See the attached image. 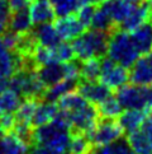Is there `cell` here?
<instances>
[{"mask_svg":"<svg viewBox=\"0 0 152 154\" xmlns=\"http://www.w3.org/2000/svg\"><path fill=\"white\" fill-rule=\"evenodd\" d=\"M57 106L58 112L66 119L71 128V133L88 135L100 119L95 104L90 103L75 91L62 96L57 101Z\"/></svg>","mask_w":152,"mask_h":154,"instance_id":"6da1fadb","label":"cell"},{"mask_svg":"<svg viewBox=\"0 0 152 154\" xmlns=\"http://www.w3.org/2000/svg\"><path fill=\"white\" fill-rule=\"evenodd\" d=\"M71 139V128L60 112L51 122L38 126L32 131V143L34 145L47 146L58 152L67 153Z\"/></svg>","mask_w":152,"mask_h":154,"instance_id":"7a4b0ae2","label":"cell"},{"mask_svg":"<svg viewBox=\"0 0 152 154\" xmlns=\"http://www.w3.org/2000/svg\"><path fill=\"white\" fill-rule=\"evenodd\" d=\"M107 54L110 60L127 69L132 68L139 57V54L132 42L131 35L121 28H115L110 32Z\"/></svg>","mask_w":152,"mask_h":154,"instance_id":"3957f363","label":"cell"},{"mask_svg":"<svg viewBox=\"0 0 152 154\" xmlns=\"http://www.w3.org/2000/svg\"><path fill=\"white\" fill-rule=\"evenodd\" d=\"M109 35L110 33L108 32L98 29L85 31L72 42L75 57L80 61L89 59H101L107 54Z\"/></svg>","mask_w":152,"mask_h":154,"instance_id":"277c9868","label":"cell"},{"mask_svg":"<svg viewBox=\"0 0 152 154\" xmlns=\"http://www.w3.org/2000/svg\"><path fill=\"white\" fill-rule=\"evenodd\" d=\"M23 98L41 100L46 92V87L38 78L36 69H19L9 78V87Z\"/></svg>","mask_w":152,"mask_h":154,"instance_id":"5b68a950","label":"cell"},{"mask_svg":"<svg viewBox=\"0 0 152 154\" xmlns=\"http://www.w3.org/2000/svg\"><path fill=\"white\" fill-rule=\"evenodd\" d=\"M115 97L124 109H147L152 112V85H123L117 89Z\"/></svg>","mask_w":152,"mask_h":154,"instance_id":"8992f818","label":"cell"},{"mask_svg":"<svg viewBox=\"0 0 152 154\" xmlns=\"http://www.w3.org/2000/svg\"><path fill=\"white\" fill-rule=\"evenodd\" d=\"M124 131L115 119L100 117L98 120L95 128L86 135L93 146L109 145L123 136Z\"/></svg>","mask_w":152,"mask_h":154,"instance_id":"52a82bcc","label":"cell"},{"mask_svg":"<svg viewBox=\"0 0 152 154\" xmlns=\"http://www.w3.org/2000/svg\"><path fill=\"white\" fill-rule=\"evenodd\" d=\"M128 80H129V71L127 70V68L118 65L109 57L101 60L99 82L107 85L110 91L119 89L121 87L126 85Z\"/></svg>","mask_w":152,"mask_h":154,"instance_id":"ba28073f","label":"cell"},{"mask_svg":"<svg viewBox=\"0 0 152 154\" xmlns=\"http://www.w3.org/2000/svg\"><path fill=\"white\" fill-rule=\"evenodd\" d=\"M77 93L93 104H99L112 94V91L99 80H80Z\"/></svg>","mask_w":152,"mask_h":154,"instance_id":"9c48e42d","label":"cell"},{"mask_svg":"<svg viewBox=\"0 0 152 154\" xmlns=\"http://www.w3.org/2000/svg\"><path fill=\"white\" fill-rule=\"evenodd\" d=\"M55 28L57 31V35L61 38V41H74L80 35L85 32V27L81 24L79 18L74 14H69L65 17H60L56 20Z\"/></svg>","mask_w":152,"mask_h":154,"instance_id":"30bf717a","label":"cell"},{"mask_svg":"<svg viewBox=\"0 0 152 154\" xmlns=\"http://www.w3.org/2000/svg\"><path fill=\"white\" fill-rule=\"evenodd\" d=\"M129 80L136 85H152V52L133 64L129 71Z\"/></svg>","mask_w":152,"mask_h":154,"instance_id":"8fae6325","label":"cell"},{"mask_svg":"<svg viewBox=\"0 0 152 154\" xmlns=\"http://www.w3.org/2000/svg\"><path fill=\"white\" fill-rule=\"evenodd\" d=\"M23 68V57L9 50L0 37V76L9 79L15 71Z\"/></svg>","mask_w":152,"mask_h":154,"instance_id":"7c38bea8","label":"cell"},{"mask_svg":"<svg viewBox=\"0 0 152 154\" xmlns=\"http://www.w3.org/2000/svg\"><path fill=\"white\" fill-rule=\"evenodd\" d=\"M151 15H152V9L148 5V3L145 0V2L139 3L138 5H136L128 17L122 22L119 28L127 32H132L136 28H138L139 26L146 23V22H148L151 19Z\"/></svg>","mask_w":152,"mask_h":154,"instance_id":"4fadbf2b","label":"cell"},{"mask_svg":"<svg viewBox=\"0 0 152 154\" xmlns=\"http://www.w3.org/2000/svg\"><path fill=\"white\" fill-rule=\"evenodd\" d=\"M129 35H131L132 42L136 50L138 51L139 56L141 55L145 56V55L152 52V23L146 22L138 28L132 31Z\"/></svg>","mask_w":152,"mask_h":154,"instance_id":"5bb4252c","label":"cell"},{"mask_svg":"<svg viewBox=\"0 0 152 154\" xmlns=\"http://www.w3.org/2000/svg\"><path fill=\"white\" fill-rule=\"evenodd\" d=\"M29 14L33 24L51 23L55 19L56 14L50 0H32L29 4Z\"/></svg>","mask_w":152,"mask_h":154,"instance_id":"9a60e30c","label":"cell"},{"mask_svg":"<svg viewBox=\"0 0 152 154\" xmlns=\"http://www.w3.org/2000/svg\"><path fill=\"white\" fill-rule=\"evenodd\" d=\"M150 113L151 111H147V109H126L118 117V122L122 126L124 133L129 134L139 129Z\"/></svg>","mask_w":152,"mask_h":154,"instance_id":"2e32d148","label":"cell"},{"mask_svg":"<svg viewBox=\"0 0 152 154\" xmlns=\"http://www.w3.org/2000/svg\"><path fill=\"white\" fill-rule=\"evenodd\" d=\"M32 33H33L38 45H41L43 47L53 48L61 42V38L57 35L55 26H52L51 23L37 24L36 28L32 29Z\"/></svg>","mask_w":152,"mask_h":154,"instance_id":"e0dca14e","label":"cell"},{"mask_svg":"<svg viewBox=\"0 0 152 154\" xmlns=\"http://www.w3.org/2000/svg\"><path fill=\"white\" fill-rule=\"evenodd\" d=\"M29 144L14 133H7L0 137V154H29Z\"/></svg>","mask_w":152,"mask_h":154,"instance_id":"ac0fdd59","label":"cell"},{"mask_svg":"<svg viewBox=\"0 0 152 154\" xmlns=\"http://www.w3.org/2000/svg\"><path fill=\"white\" fill-rule=\"evenodd\" d=\"M9 31L17 35H25L33 29V22H32L29 8H24L20 10H15L12 13L9 22Z\"/></svg>","mask_w":152,"mask_h":154,"instance_id":"d6986e66","label":"cell"},{"mask_svg":"<svg viewBox=\"0 0 152 154\" xmlns=\"http://www.w3.org/2000/svg\"><path fill=\"white\" fill-rule=\"evenodd\" d=\"M58 112V106L56 102H50V101H43L37 104L36 111L32 119V126L38 128V126L46 125L56 117Z\"/></svg>","mask_w":152,"mask_h":154,"instance_id":"ffe728a7","label":"cell"},{"mask_svg":"<svg viewBox=\"0 0 152 154\" xmlns=\"http://www.w3.org/2000/svg\"><path fill=\"white\" fill-rule=\"evenodd\" d=\"M79 82L80 79H63L61 82H58V83H56L55 85L47 88L45 94H43V98H45V101L57 102L62 96L75 91Z\"/></svg>","mask_w":152,"mask_h":154,"instance_id":"44dd1931","label":"cell"},{"mask_svg":"<svg viewBox=\"0 0 152 154\" xmlns=\"http://www.w3.org/2000/svg\"><path fill=\"white\" fill-rule=\"evenodd\" d=\"M127 141L136 154H152V143L141 129L129 133L127 136Z\"/></svg>","mask_w":152,"mask_h":154,"instance_id":"7402d4cb","label":"cell"},{"mask_svg":"<svg viewBox=\"0 0 152 154\" xmlns=\"http://www.w3.org/2000/svg\"><path fill=\"white\" fill-rule=\"evenodd\" d=\"M22 103V97L13 89L7 88L3 93H0V116L3 115L15 113Z\"/></svg>","mask_w":152,"mask_h":154,"instance_id":"603a6c76","label":"cell"},{"mask_svg":"<svg viewBox=\"0 0 152 154\" xmlns=\"http://www.w3.org/2000/svg\"><path fill=\"white\" fill-rule=\"evenodd\" d=\"M37 104L38 100H36V98H24V101H22L20 106L14 113L15 122L32 126V119H33Z\"/></svg>","mask_w":152,"mask_h":154,"instance_id":"cb8c5ba5","label":"cell"},{"mask_svg":"<svg viewBox=\"0 0 152 154\" xmlns=\"http://www.w3.org/2000/svg\"><path fill=\"white\" fill-rule=\"evenodd\" d=\"M98 112H99L100 117L105 119H117L121 116V113L123 112V107L121 106V103L117 100V97H114L110 94L108 98H105L103 102L99 104H96Z\"/></svg>","mask_w":152,"mask_h":154,"instance_id":"d4e9b609","label":"cell"},{"mask_svg":"<svg viewBox=\"0 0 152 154\" xmlns=\"http://www.w3.org/2000/svg\"><path fill=\"white\" fill-rule=\"evenodd\" d=\"M93 144L88 136L81 133H71V139L69 143L67 154H88Z\"/></svg>","mask_w":152,"mask_h":154,"instance_id":"484cf974","label":"cell"},{"mask_svg":"<svg viewBox=\"0 0 152 154\" xmlns=\"http://www.w3.org/2000/svg\"><path fill=\"white\" fill-rule=\"evenodd\" d=\"M91 28L98 29V31H104V32L110 33V32H113L117 27L114 26L113 20L109 17V14H108L107 10L103 8L101 5H99V8L95 10L93 22H91Z\"/></svg>","mask_w":152,"mask_h":154,"instance_id":"4316f807","label":"cell"},{"mask_svg":"<svg viewBox=\"0 0 152 154\" xmlns=\"http://www.w3.org/2000/svg\"><path fill=\"white\" fill-rule=\"evenodd\" d=\"M100 59H89L80 64L81 80H99L100 74Z\"/></svg>","mask_w":152,"mask_h":154,"instance_id":"83f0119b","label":"cell"},{"mask_svg":"<svg viewBox=\"0 0 152 154\" xmlns=\"http://www.w3.org/2000/svg\"><path fill=\"white\" fill-rule=\"evenodd\" d=\"M50 3L57 17L72 14L80 8V0H50Z\"/></svg>","mask_w":152,"mask_h":154,"instance_id":"f1b7e54d","label":"cell"},{"mask_svg":"<svg viewBox=\"0 0 152 154\" xmlns=\"http://www.w3.org/2000/svg\"><path fill=\"white\" fill-rule=\"evenodd\" d=\"M52 52H53L55 63H69L75 59V52H74L72 45H70L66 41L60 42L56 47L52 48Z\"/></svg>","mask_w":152,"mask_h":154,"instance_id":"f546056e","label":"cell"},{"mask_svg":"<svg viewBox=\"0 0 152 154\" xmlns=\"http://www.w3.org/2000/svg\"><path fill=\"white\" fill-rule=\"evenodd\" d=\"M105 152L107 154H136L134 150L129 146L127 139H123V137L109 145H105Z\"/></svg>","mask_w":152,"mask_h":154,"instance_id":"4dcf8cb0","label":"cell"},{"mask_svg":"<svg viewBox=\"0 0 152 154\" xmlns=\"http://www.w3.org/2000/svg\"><path fill=\"white\" fill-rule=\"evenodd\" d=\"M95 10H96V7H94V5H81L77 9V15H76V17L79 18L81 24H83L85 28L91 27V22H93Z\"/></svg>","mask_w":152,"mask_h":154,"instance_id":"1f68e13d","label":"cell"},{"mask_svg":"<svg viewBox=\"0 0 152 154\" xmlns=\"http://www.w3.org/2000/svg\"><path fill=\"white\" fill-rule=\"evenodd\" d=\"M12 9L8 0H0V35L8 31L10 17H12Z\"/></svg>","mask_w":152,"mask_h":154,"instance_id":"d6a6232c","label":"cell"},{"mask_svg":"<svg viewBox=\"0 0 152 154\" xmlns=\"http://www.w3.org/2000/svg\"><path fill=\"white\" fill-rule=\"evenodd\" d=\"M29 154H67V153L58 152V150L51 149V148H47V146H42V145H34L32 148V150H29Z\"/></svg>","mask_w":152,"mask_h":154,"instance_id":"836d02e7","label":"cell"},{"mask_svg":"<svg viewBox=\"0 0 152 154\" xmlns=\"http://www.w3.org/2000/svg\"><path fill=\"white\" fill-rule=\"evenodd\" d=\"M142 130V133L148 137V140L152 143V112L147 116V119L145 120V122L142 124V126L139 128Z\"/></svg>","mask_w":152,"mask_h":154,"instance_id":"e575fe53","label":"cell"},{"mask_svg":"<svg viewBox=\"0 0 152 154\" xmlns=\"http://www.w3.org/2000/svg\"><path fill=\"white\" fill-rule=\"evenodd\" d=\"M8 2H9L12 12H15V10L29 8V4L32 3V0H8Z\"/></svg>","mask_w":152,"mask_h":154,"instance_id":"d590c367","label":"cell"},{"mask_svg":"<svg viewBox=\"0 0 152 154\" xmlns=\"http://www.w3.org/2000/svg\"><path fill=\"white\" fill-rule=\"evenodd\" d=\"M88 154H107L105 152V145H98V146H91V149Z\"/></svg>","mask_w":152,"mask_h":154,"instance_id":"8d00e7d4","label":"cell"},{"mask_svg":"<svg viewBox=\"0 0 152 154\" xmlns=\"http://www.w3.org/2000/svg\"><path fill=\"white\" fill-rule=\"evenodd\" d=\"M104 2L105 0H80V7L81 5H94V7H96V5H101Z\"/></svg>","mask_w":152,"mask_h":154,"instance_id":"74e56055","label":"cell"},{"mask_svg":"<svg viewBox=\"0 0 152 154\" xmlns=\"http://www.w3.org/2000/svg\"><path fill=\"white\" fill-rule=\"evenodd\" d=\"M8 87H9V79L0 76V93H3Z\"/></svg>","mask_w":152,"mask_h":154,"instance_id":"f35d334b","label":"cell"},{"mask_svg":"<svg viewBox=\"0 0 152 154\" xmlns=\"http://www.w3.org/2000/svg\"><path fill=\"white\" fill-rule=\"evenodd\" d=\"M4 133H5V131H4V129L1 128V125H0V137H1V136L4 135Z\"/></svg>","mask_w":152,"mask_h":154,"instance_id":"ab89813d","label":"cell"},{"mask_svg":"<svg viewBox=\"0 0 152 154\" xmlns=\"http://www.w3.org/2000/svg\"><path fill=\"white\" fill-rule=\"evenodd\" d=\"M147 3H148V5L151 7V9H152V0H147Z\"/></svg>","mask_w":152,"mask_h":154,"instance_id":"60d3db41","label":"cell"},{"mask_svg":"<svg viewBox=\"0 0 152 154\" xmlns=\"http://www.w3.org/2000/svg\"><path fill=\"white\" fill-rule=\"evenodd\" d=\"M151 23H152V15H151Z\"/></svg>","mask_w":152,"mask_h":154,"instance_id":"b9f144b4","label":"cell"}]
</instances>
